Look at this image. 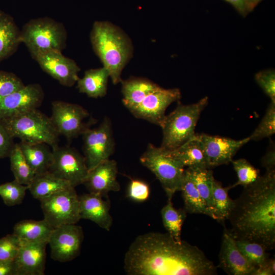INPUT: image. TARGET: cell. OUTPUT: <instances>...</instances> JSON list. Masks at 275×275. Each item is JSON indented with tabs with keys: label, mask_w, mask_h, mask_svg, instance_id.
Masks as SVG:
<instances>
[{
	"label": "cell",
	"mask_w": 275,
	"mask_h": 275,
	"mask_svg": "<svg viewBox=\"0 0 275 275\" xmlns=\"http://www.w3.org/2000/svg\"><path fill=\"white\" fill-rule=\"evenodd\" d=\"M124 268L129 275H215L217 268L198 247L168 232L138 236L125 253Z\"/></svg>",
	"instance_id": "1"
},
{
	"label": "cell",
	"mask_w": 275,
	"mask_h": 275,
	"mask_svg": "<svg viewBox=\"0 0 275 275\" xmlns=\"http://www.w3.org/2000/svg\"><path fill=\"white\" fill-rule=\"evenodd\" d=\"M227 230L235 240L256 242L266 251L275 246V171H267L244 186L234 200Z\"/></svg>",
	"instance_id": "2"
},
{
	"label": "cell",
	"mask_w": 275,
	"mask_h": 275,
	"mask_svg": "<svg viewBox=\"0 0 275 275\" xmlns=\"http://www.w3.org/2000/svg\"><path fill=\"white\" fill-rule=\"evenodd\" d=\"M90 37L93 50L107 70L112 82H121L123 70L133 55V46L128 35L111 22L96 21Z\"/></svg>",
	"instance_id": "3"
},
{
	"label": "cell",
	"mask_w": 275,
	"mask_h": 275,
	"mask_svg": "<svg viewBox=\"0 0 275 275\" xmlns=\"http://www.w3.org/2000/svg\"><path fill=\"white\" fill-rule=\"evenodd\" d=\"M1 120L13 139L45 143L51 148L59 145L60 134L50 118L38 108Z\"/></svg>",
	"instance_id": "4"
},
{
	"label": "cell",
	"mask_w": 275,
	"mask_h": 275,
	"mask_svg": "<svg viewBox=\"0 0 275 275\" xmlns=\"http://www.w3.org/2000/svg\"><path fill=\"white\" fill-rule=\"evenodd\" d=\"M208 103L207 96L191 104L179 102L176 108L166 116L161 127L162 140L160 147L164 150H172L194 137L200 114Z\"/></svg>",
	"instance_id": "5"
},
{
	"label": "cell",
	"mask_w": 275,
	"mask_h": 275,
	"mask_svg": "<svg viewBox=\"0 0 275 275\" xmlns=\"http://www.w3.org/2000/svg\"><path fill=\"white\" fill-rule=\"evenodd\" d=\"M22 43L35 60L39 54L62 51L66 46L67 33L63 23L49 17L32 19L21 31Z\"/></svg>",
	"instance_id": "6"
},
{
	"label": "cell",
	"mask_w": 275,
	"mask_h": 275,
	"mask_svg": "<svg viewBox=\"0 0 275 275\" xmlns=\"http://www.w3.org/2000/svg\"><path fill=\"white\" fill-rule=\"evenodd\" d=\"M141 163L160 181L168 200L180 190L184 167L160 147L149 144L140 158Z\"/></svg>",
	"instance_id": "7"
},
{
	"label": "cell",
	"mask_w": 275,
	"mask_h": 275,
	"mask_svg": "<svg viewBox=\"0 0 275 275\" xmlns=\"http://www.w3.org/2000/svg\"><path fill=\"white\" fill-rule=\"evenodd\" d=\"M52 114L50 117L59 134L72 141L77 138L96 122L90 118L88 111L82 106L61 100L51 103Z\"/></svg>",
	"instance_id": "8"
},
{
	"label": "cell",
	"mask_w": 275,
	"mask_h": 275,
	"mask_svg": "<svg viewBox=\"0 0 275 275\" xmlns=\"http://www.w3.org/2000/svg\"><path fill=\"white\" fill-rule=\"evenodd\" d=\"M45 219L53 228L77 224L80 219L79 196L74 187L39 200Z\"/></svg>",
	"instance_id": "9"
},
{
	"label": "cell",
	"mask_w": 275,
	"mask_h": 275,
	"mask_svg": "<svg viewBox=\"0 0 275 275\" xmlns=\"http://www.w3.org/2000/svg\"><path fill=\"white\" fill-rule=\"evenodd\" d=\"M81 135L84 157L89 171L109 159L114 152L115 143L108 118H104L98 127L88 129Z\"/></svg>",
	"instance_id": "10"
},
{
	"label": "cell",
	"mask_w": 275,
	"mask_h": 275,
	"mask_svg": "<svg viewBox=\"0 0 275 275\" xmlns=\"http://www.w3.org/2000/svg\"><path fill=\"white\" fill-rule=\"evenodd\" d=\"M52 150V162L48 171L73 187L83 184L89 172L85 157L70 146L58 145Z\"/></svg>",
	"instance_id": "11"
},
{
	"label": "cell",
	"mask_w": 275,
	"mask_h": 275,
	"mask_svg": "<svg viewBox=\"0 0 275 275\" xmlns=\"http://www.w3.org/2000/svg\"><path fill=\"white\" fill-rule=\"evenodd\" d=\"M76 224L64 225L52 230L48 244L53 260L61 262L70 261L79 254L84 233L81 227Z\"/></svg>",
	"instance_id": "12"
},
{
	"label": "cell",
	"mask_w": 275,
	"mask_h": 275,
	"mask_svg": "<svg viewBox=\"0 0 275 275\" xmlns=\"http://www.w3.org/2000/svg\"><path fill=\"white\" fill-rule=\"evenodd\" d=\"M181 97L180 91L178 88H161L128 110L135 117L161 127L166 116L167 108L173 102L179 101Z\"/></svg>",
	"instance_id": "13"
},
{
	"label": "cell",
	"mask_w": 275,
	"mask_h": 275,
	"mask_svg": "<svg viewBox=\"0 0 275 275\" xmlns=\"http://www.w3.org/2000/svg\"><path fill=\"white\" fill-rule=\"evenodd\" d=\"M44 93L38 84H31L0 98V119L38 108L42 104Z\"/></svg>",
	"instance_id": "14"
},
{
	"label": "cell",
	"mask_w": 275,
	"mask_h": 275,
	"mask_svg": "<svg viewBox=\"0 0 275 275\" xmlns=\"http://www.w3.org/2000/svg\"><path fill=\"white\" fill-rule=\"evenodd\" d=\"M40 68L61 85L72 87L77 81L80 69L72 59L62 51H50L38 55L35 59Z\"/></svg>",
	"instance_id": "15"
},
{
	"label": "cell",
	"mask_w": 275,
	"mask_h": 275,
	"mask_svg": "<svg viewBox=\"0 0 275 275\" xmlns=\"http://www.w3.org/2000/svg\"><path fill=\"white\" fill-rule=\"evenodd\" d=\"M197 135L203 144L209 169L229 164L238 150L250 141L249 137L235 140L205 133Z\"/></svg>",
	"instance_id": "16"
},
{
	"label": "cell",
	"mask_w": 275,
	"mask_h": 275,
	"mask_svg": "<svg viewBox=\"0 0 275 275\" xmlns=\"http://www.w3.org/2000/svg\"><path fill=\"white\" fill-rule=\"evenodd\" d=\"M117 173L116 161L108 159L89 171L83 184L89 193L108 197V193L120 190V185L117 179Z\"/></svg>",
	"instance_id": "17"
},
{
	"label": "cell",
	"mask_w": 275,
	"mask_h": 275,
	"mask_svg": "<svg viewBox=\"0 0 275 275\" xmlns=\"http://www.w3.org/2000/svg\"><path fill=\"white\" fill-rule=\"evenodd\" d=\"M218 258L217 267L229 275H253L256 268L243 256L226 229L222 236Z\"/></svg>",
	"instance_id": "18"
},
{
	"label": "cell",
	"mask_w": 275,
	"mask_h": 275,
	"mask_svg": "<svg viewBox=\"0 0 275 275\" xmlns=\"http://www.w3.org/2000/svg\"><path fill=\"white\" fill-rule=\"evenodd\" d=\"M21 241L14 261L17 275H43L48 242Z\"/></svg>",
	"instance_id": "19"
},
{
	"label": "cell",
	"mask_w": 275,
	"mask_h": 275,
	"mask_svg": "<svg viewBox=\"0 0 275 275\" xmlns=\"http://www.w3.org/2000/svg\"><path fill=\"white\" fill-rule=\"evenodd\" d=\"M108 197L90 193L79 196L80 219L90 220L107 231L110 230L113 222Z\"/></svg>",
	"instance_id": "20"
},
{
	"label": "cell",
	"mask_w": 275,
	"mask_h": 275,
	"mask_svg": "<svg viewBox=\"0 0 275 275\" xmlns=\"http://www.w3.org/2000/svg\"><path fill=\"white\" fill-rule=\"evenodd\" d=\"M165 151L184 167L209 169L203 144L197 134L181 146Z\"/></svg>",
	"instance_id": "21"
},
{
	"label": "cell",
	"mask_w": 275,
	"mask_h": 275,
	"mask_svg": "<svg viewBox=\"0 0 275 275\" xmlns=\"http://www.w3.org/2000/svg\"><path fill=\"white\" fill-rule=\"evenodd\" d=\"M122 102L129 109L139 104L149 94L160 89L157 84L143 77H131L122 80Z\"/></svg>",
	"instance_id": "22"
},
{
	"label": "cell",
	"mask_w": 275,
	"mask_h": 275,
	"mask_svg": "<svg viewBox=\"0 0 275 275\" xmlns=\"http://www.w3.org/2000/svg\"><path fill=\"white\" fill-rule=\"evenodd\" d=\"M25 159L35 174L49 170L53 159L52 150L47 144L20 141L18 143Z\"/></svg>",
	"instance_id": "23"
},
{
	"label": "cell",
	"mask_w": 275,
	"mask_h": 275,
	"mask_svg": "<svg viewBox=\"0 0 275 275\" xmlns=\"http://www.w3.org/2000/svg\"><path fill=\"white\" fill-rule=\"evenodd\" d=\"M21 43V31L13 18L0 10V62L13 54Z\"/></svg>",
	"instance_id": "24"
},
{
	"label": "cell",
	"mask_w": 275,
	"mask_h": 275,
	"mask_svg": "<svg viewBox=\"0 0 275 275\" xmlns=\"http://www.w3.org/2000/svg\"><path fill=\"white\" fill-rule=\"evenodd\" d=\"M108 77L109 73L103 67L88 70L84 76L77 80V88L80 93L86 94L89 97H103L107 93Z\"/></svg>",
	"instance_id": "25"
},
{
	"label": "cell",
	"mask_w": 275,
	"mask_h": 275,
	"mask_svg": "<svg viewBox=\"0 0 275 275\" xmlns=\"http://www.w3.org/2000/svg\"><path fill=\"white\" fill-rule=\"evenodd\" d=\"M53 228L45 219L22 220L14 227L13 234L26 242H48Z\"/></svg>",
	"instance_id": "26"
},
{
	"label": "cell",
	"mask_w": 275,
	"mask_h": 275,
	"mask_svg": "<svg viewBox=\"0 0 275 275\" xmlns=\"http://www.w3.org/2000/svg\"><path fill=\"white\" fill-rule=\"evenodd\" d=\"M28 186L32 196L39 200L72 186L48 171L35 174Z\"/></svg>",
	"instance_id": "27"
},
{
	"label": "cell",
	"mask_w": 275,
	"mask_h": 275,
	"mask_svg": "<svg viewBox=\"0 0 275 275\" xmlns=\"http://www.w3.org/2000/svg\"><path fill=\"white\" fill-rule=\"evenodd\" d=\"M180 191L184 202V209L186 213L209 216L188 168L184 170Z\"/></svg>",
	"instance_id": "28"
},
{
	"label": "cell",
	"mask_w": 275,
	"mask_h": 275,
	"mask_svg": "<svg viewBox=\"0 0 275 275\" xmlns=\"http://www.w3.org/2000/svg\"><path fill=\"white\" fill-rule=\"evenodd\" d=\"M188 168L190 170L195 186L209 213V216L212 218L214 209L213 181L214 179L212 172L207 168Z\"/></svg>",
	"instance_id": "29"
},
{
	"label": "cell",
	"mask_w": 275,
	"mask_h": 275,
	"mask_svg": "<svg viewBox=\"0 0 275 275\" xmlns=\"http://www.w3.org/2000/svg\"><path fill=\"white\" fill-rule=\"evenodd\" d=\"M232 187L231 186L223 187L222 183L213 179V213L212 218L219 223H224L227 220L229 213L233 207L234 200L229 196V190Z\"/></svg>",
	"instance_id": "30"
},
{
	"label": "cell",
	"mask_w": 275,
	"mask_h": 275,
	"mask_svg": "<svg viewBox=\"0 0 275 275\" xmlns=\"http://www.w3.org/2000/svg\"><path fill=\"white\" fill-rule=\"evenodd\" d=\"M161 215L167 232L175 240H181V228L186 217V212L184 208L176 209L172 200H168L161 210Z\"/></svg>",
	"instance_id": "31"
},
{
	"label": "cell",
	"mask_w": 275,
	"mask_h": 275,
	"mask_svg": "<svg viewBox=\"0 0 275 275\" xmlns=\"http://www.w3.org/2000/svg\"><path fill=\"white\" fill-rule=\"evenodd\" d=\"M9 157L11 169L15 179L20 184L29 185L35 174L25 159L18 143L15 144Z\"/></svg>",
	"instance_id": "32"
},
{
	"label": "cell",
	"mask_w": 275,
	"mask_h": 275,
	"mask_svg": "<svg viewBox=\"0 0 275 275\" xmlns=\"http://www.w3.org/2000/svg\"><path fill=\"white\" fill-rule=\"evenodd\" d=\"M235 241L243 256L256 268L265 264L269 259V254L260 244L243 240Z\"/></svg>",
	"instance_id": "33"
},
{
	"label": "cell",
	"mask_w": 275,
	"mask_h": 275,
	"mask_svg": "<svg viewBox=\"0 0 275 275\" xmlns=\"http://www.w3.org/2000/svg\"><path fill=\"white\" fill-rule=\"evenodd\" d=\"M231 162L238 178L237 181L231 185L232 188L239 185L243 187L248 186L254 182L260 176L259 170L244 158L232 160Z\"/></svg>",
	"instance_id": "34"
},
{
	"label": "cell",
	"mask_w": 275,
	"mask_h": 275,
	"mask_svg": "<svg viewBox=\"0 0 275 275\" xmlns=\"http://www.w3.org/2000/svg\"><path fill=\"white\" fill-rule=\"evenodd\" d=\"M28 188V185L20 184L14 179L0 185V197L8 206L20 204L22 202Z\"/></svg>",
	"instance_id": "35"
},
{
	"label": "cell",
	"mask_w": 275,
	"mask_h": 275,
	"mask_svg": "<svg viewBox=\"0 0 275 275\" xmlns=\"http://www.w3.org/2000/svg\"><path fill=\"white\" fill-rule=\"evenodd\" d=\"M275 133V101H271L258 126L249 136L250 141H259Z\"/></svg>",
	"instance_id": "36"
},
{
	"label": "cell",
	"mask_w": 275,
	"mask_h": 275,
	"mask_svg": "<svg viewBox=\"0 0 275 275\" xmlns=\"http://www.w3.org/2000/svg\"><path fill=\"white\" fill-rule=\"evenodd\" d=\"M21 241L13 233L0 239V261L13 262L14 261Z\"/></svg>",
	"instance_id": "37"
},
{
	"label": "cell",
	"mask_w": 275,
	"mask_h": 275,
	"mask_svg": "<svg viewBox=\"0 0 275 275\" xmlns=\"http://www.w3.org/2000/svg\"><path fill=\"white\" fill-rule=\"evenodd\" d=\"M25 86L21 79L15 74L0 71V98Z\"/></svg>",
	"instance_id": "38"
},
{
	"label": "cell",
	"mask_w": 275,
	"mask_h": 275,
	"mask_svg": "<svg viewBox=\"0 0 275 275\" xmlns=\"http://www.w3.org/2000/svg\"><path fill=\"white\" fill-rule=\"evenodd\" d=\"M255 79L271 101H275V72L268 69L257 73Z\"/></svg>",
	"instance_id": "39"
},
{
	"label": "cell",
	"mask_w": 275,
	"mask_h": 275,
	"mask_svg": "<svg viewBox=\"0 0 275 275\" xmlns=\"http://www.w3.org/2000/svg\"><path fill=\"white\" fill-rule=\"evenodd\" d=\"M150 192V187L146 182L138 179H131L127 196L133 201L141 202L148 199Z\"/></svg>",
	"instance_id": "40"
},
{
	"label": "cell",
	"mask_w": 275,
	"mask_h": 275,
	"mask_svg": "<svg viewBox=\"0 0 275 275\" xmlns=\"http://www.w3.org/2000/svg\"><path fill=\"white\" fill-rule=\"evenodd\" d=\"M15 144L13 138L0 119V159L9 157Z\"/></svg>",
	"instance_id": "41"
},
{
	"label": "cell",
	"mask_w": 275,
	"mask_h": 275,
	"mask_svg": "<svg viewBox=\"0 0 275 275\" xmlns=\"http://www.w3.org/2000/svg\"><path fill=\"white\" fill-rule=\"evenodd\" d=\"M261 163L266 171H275V150L272 145L266 154L262 157Z\"/></svg>",
	"instance_id": "42"
},
{
	"label": "cell",
	"mask_w": 275,
	"mask_h": 275,
	"mask_svg": "<svg viewBox=\"0 0 275 275\" xmlns=\"http://www.w3.org/2000/svg\"><path fill=\"white\" fill-rule=\"evenodd\" d=\"M275 273V261L269 258L264 265L256 268L253 275H273Z\"/></svg>",
	"instance_id": "43"
},
{
	"label": "cell",
	"mask_w": 275,
	"mask_h": 275,
	"mask_svg": "<svg viewBox=\"0 0 275 275\" xmlns=\"http://www.w3.org/2000/svg\"><path fill=\"white\" fill-rule=\"evenodd\" d=\"M0 275H17L14 261H0Z\"/></svg>",
	"instance_id": "44"
},
{
	"label": "cell",
	"mask_w": 275,
	"mask_h": 275,
	"mask_svg": "<svg viewBox=\"0 0 275 275\" xmlns=\"http://www.w3.org/2000/svg\"><path fill=\"white\" fill-rule=\"evenodd\" d=\"M230 3L238 11V12L245 17L247 14L245 9L244 0H225Z\"/></svg>",
	"instance_id": "45"
},
{
	"label": "cell",
	"mask_w": 275,
	"mask_h": 275,
	"mask_svg": "<svg viewBox=\"0 0 275 275\" xmlns=\"http://www.w3.org/2000/svg\"><path fill=\"white\" fill-rule=\"evenodd\" d=\"M246 11L248 14L252 11L262 0H244Z\"/></svg>",
	"instance_id": "46"
}]
</instances>
